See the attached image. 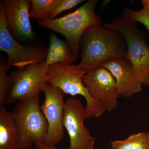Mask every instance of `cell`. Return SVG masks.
Here are the masks:
<instances>
[{
	"label": "cell",
	"mask_w": 149,
	"mask_h": 149,
	"mask_svg": "<svg viewBox=\"0 0 149 149\" xmlns=\"http://www.w3.org/2000/svg\"><path fill=\"white\" fill-rule=\"evenodd\" d=\"M113 75L119 96L130 97L142 91V83L137 77L131 63L125 58L114 59L103 65Z\"/></svg>",
	"instance_id": "7c38bea8"
},
{
	"label": "cell",
	"mask_w": 149,
	"mask_h": 149,
	"mask_svg": "<svg viewBox=\"0 0 149 149\" xmlns=\"http://www.w3.org/2000/svg\"><path fill=\"white\" fill-rule=\"evenodd\" d=\"M43 93L45 100L40 108L47 122L48 131L43 143L48 146L55 147L64 138L63 120L65 93L49 83Z\"/></svg>",
	"instance_id": "ba28073f"
},
{
	"label": "cell",
	"mask_w": 149,
	"mask_h": 149,
	"mask_svg": "<svg viewBox=\"0 0 149 149\" xmlns=\"http://www.w3.org/2000/svg\"><path fill=\"white\" fill-rule=\"evenodd\" d=\"M85 73L77 65L56 63L48 67L47 82L59 88L65 94L83 96L87 103L85 108L87 119L99 118L107 110L101 104L93 98L85 87L83 83Z\"/></svg>",
	"instance_id": "277c9868"
},
{
	"label": "cell",
	"mask_w": 149,
	"mask_h": 149,
	"mask_svg": "<svg viewBox=\"0 0 149 149\" xmlns=\"http://www.w3.org/2000/svg\"><path fill=\"white\" fill-rule=\"evenodd\" d=\"M2 4L7 27L17 41H28L35 37L30 21L31 3L29 0H4Z\"/></svg>",
	"instance_id": "8fae6325"
},
{
	"label": "cell",
	"mask_w": 149,
	"mask_h": 149,
	"mask_svg": "<svg viewBox=\"0 0 149 149\" xmlns=\"http://www.w3.org/2000/svg\"><path fill=\"white\" fill-rule=\"evenodd\" d=\"M36 149H58L55 147H49L46 146L42 142H38L34 144ZM64 149H69V148Z\"/></svg>",
	"instance_id": "ffe728a7"
},
{
	"label": "cell",
	"mask_w": 149,
	"mask_h": 149,
	"mask_svg": "<svg viewBox=\"0 0 149 149\" xmlns=\"http://www.w3.org/2000/svg\"><path fill=\"white\" fill-rule=\"evenodd\" d=\"M66 40H61L54 33L50 35V43L45 60L48 66L56 63L72 65L76 60Z\"/></svg>",
	"instance_id": "5bb4252c"
},
{
	"label": "cell",
	"mask_w": 149,
	"mask_h": 149,
	"mask_svg": "<svg viewBox=\"0 0 149 149\" xmlns=\"http://www.w3.org/2000/svg\"><path fill=\"white\" fill-rule=\"evenodd\" d=\"M80 47L81 59L77 65L86 72L111 60L125 58L128 52L122 34L102 25L88 27L81 37Z\"/></svg>",
	"instance_id": "6da1fadb"
},
{
	"label": "cell",
	"mask_w": 149,
	"mask_h": 149,
	"mask_svg": "<svg viewBox=\"0 0 149 149\" xmlns=\"http://www.w3.org/2000/svg\"><path fill=\"white\" fill-rule=\"evenodd\" d=\"M123 16L137 22L143 24L149 31V8H143L140 10H134L130 8H124Z\"/></svg>",
	"instance_id": "ac0fdd59"
},
{
	"label": "cell",
	"mask_w": 149,
	"mask_h": 149,
	"mask_svg": "<svg viewBox=\"0 0 149 149\" xmlns=\"http://www.w3.org/2000/svg\"><path fill=\"white\" fill-rule=\"evenodd\" d=\"M39 97L19 102L13 115L22 149H29L38 142H43L48 123L41 110Z\"/></svg>",
	"instance_id": "5b68a950"
},
{
	"label": "cell",
	"mask_w": 149,
	"mask_h": 149,
	"mask_svg": "<svg viewBox=\"0 0 149 149\" xmlns=\"http://www.w3.org/2000/svg\"><path fill=\"white\" fill-rule=\"evenodd\" d=\"M5 62L0 63V106H3L6 99L11 87L12 83L7 72L8 69L5 66Z\"/></svg>",
	"instance_id": "e0dca14e"
},
{
	"label": "cell",
	"mask_w": 149,
	"mask_h": 149,
	"mask_svg": "<svg viewBox=\"0 0 149 149\" xmlns=\"http://www.w3.org/2000/svg\"><path fill=\"white\" fill-rule=\"evenodd\" d=\"M86 119V109L80 100L71 98L65 102L63 123L70 138L69 149H94L95 138L84 125Z\"/></svg>",
	"instance_id": "9c48e42d"
},
{
	"label": "cell",
	"mask_w": 149,
	"mask_h": 149,
	"mask_svg": "<svg viewBox=\"0 0 149 149\" xmlns=\"http://www.w3.org/2000/svg\"><path fill=\"white\" fill-rule=\"evenodd\" d=\"M84 1L83 0H60L58 3L52 13L50 19L56 18L60 14L64 11L71 9Z\"/></svg>",
	"instance_id": "d6986e66"
},
{
	"label": "cell",
	"mask_w": 149,
	"mask_h": 149,
	"mask_svg": "<svg viewBox=\"0 0 149 149\" xmlns=\"http://www.w3.org/2000/svg\"><path fill=\"white\" fill-rule=\"evenodd\" d=\"M83 83L91 97L106 110L116 109L118 95L116 82L108 70L103 66L86 72Z\"/></svg>",
	"instance_id": "30bf717a"
},
{
	"label": "cell",
	"mask_w": 149,
	"mask_h": 149,
	"mask_svg": "<svg viewBox=\"0 0 149 149\" xmlns=\"http://www.w3.org/2000/svg\"><path fill=\"white\" fill-rule=\"evenodd\" d=\"M60 0H30L31 8L29 15L38 21L50 19L52 13Z\"/></svg>",
	"instance_id": "2e32d148"
},
{
	"label": "cell",
	"mask_w": 149,
	"mask_h": 149,
	"mask_svg": "<svg viewBox=\"0 0 149 149\" xmlns=\"http://www.w3.org/2000/svg\"><path fill=\"white\" fill-rule=\"evenodd\" d=\"M99 1L89 0L71 13L54 19L38 21V24L62 35L77 57L80 53V39L85 30L91 25H102L101 17L95 11Z\"/></svg>",
	"instance_id": "7a4b0ae2"
},
{
	"label": "cell",
	"mask_w": 149,
	"mask_h": 149,
	"mask_svg": "<svg viewBox=\"0 0 149 149\" xmlns=\"http://www.w3.org/2000/svg\"><path fill=\"white\" fill-rule=\"evenodd\" d=\"M0 49L7 54L5 62L8 69L17 68L45 61L48 49L38 46L20 44L11 35L7 27L2 4L0 2Z\"/></svg>",
	"instance_id": "52a82bcc"
},
{
	"label": "cell",
	"mask_w": 149,
	"mask_h": 149,
	"mask_svg": "<svg viewBox=\"0 0 149 149\" xmlns=\"http://www.w3.org/2000/svg\"><path fill=\"white\" fill-rule=\"evenodd\" d=\"M48 67L44 61L12 71L9 74L11 87L6 103L11 104L17 101L39 97L47 84Z\"/></svg>",
	"instance_id": "8992f818"
},
{
	"label": "cell",
	"mask_w": 149,
	"mask_h": 149,
	"mask_svg": "<svg viewBox=\"0 0 149 149\" xmlns=\"http://www.w3.org/2000/svg\"><path fill=\"white\" fill-rule=\"evenodd\" d=\"M102 25L122 34L128 48L125 58L131 63L142 85H149V45L146 34L138 28L137 22L122 15Z\"/></svg>",
	"instance_id": "3957f363"
},
{
	"label": "cell",
	"mask_w": 149,
	"mask_h": 149,
	"mask_svg": "<svg viewBox=\"0 0 149 149\" xmlns=\"http://www.w3.org/2000/svg\"><path fill=\"white\" fill-rule=\"evenodd\" d=\"M112 149H149V133L140 132L111 142Z\"/></svg>",
	"instance_id": "9a60e30c"
},
{
	"label": "cell",
	"mask_w": 149,
	"mask_h": 149,
	"mask_svg": "<svg viewBox=\"0 0 149 149\" xmlns=\"http://www.w3.org/2000/svg\"><path fill=\"white\" fill-rule=\"evenodd\" d=\"M0 149H22L13 113L3 106L0 108Z\"/></svg>",
	"instance_id": "4fadbf2b"
},
{
	"label": "cell",
	"mask_w": 149,
	"mask_h": 149,
	"mask_svg": "<svg viewBox=\"0 0 149 149\" xmlns=\"http://www.w3.org/2000/svg\"><path fill=\"white\" fill-rule=\"evenodd\" d=\"M112 149L111 148H109V149Z\"/></svg>",
	"instance_id": "7402d4cb"
},
{
	"label": "cell",
	"mask_w": 149,
	"mask_h": 149,
	"mask_svg": "<svg viewBox=\"0 0 149 149\" xmlns=\"http://www.w3.org/2000/svg\"><path fill=\"white\" fill-rule=\"evenodd\" d=\"M141 3L143 7L149 8V0H142Z\"/></svg>",
	"instance_id": "44dd1931"
}]
</instances>
